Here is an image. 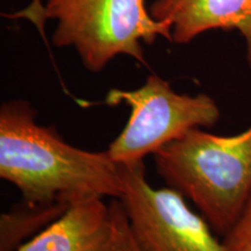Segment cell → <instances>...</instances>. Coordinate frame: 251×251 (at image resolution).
<instances>
[{"instance_id": "cell-1", "label": "cell", "mask_w": 251, "mask_h": 251, "mask_svg": "<svg viewBox=\"0 0 251 251\" xmlns=\"http://www.w3.org/2000/svg\"><path fill=\"white\" fill-rule=\"evenodd\" d=\"M36 114L23 99L0 107V177L20 191L23 202L119 199L120 165L107 150L87 151L71 146L52 126L39 125Z\"/></svg>"}, {"instance_id": "cell-2", "label": "cell", "mask_w": 251, "mask_h": 251, "mask_svg": "<svg viewBox=\"0 0 251 251\" xmlns=\"http://www.w3.org/2000/svg\"><path fill=\"white\" fill-rule=\"evenodd\" d=\"M152 156L168 186L191 200L224 237L251 194V126L230 136L194 128Z\"/></svg>"}, {"instance_id": "cell-3", "label": "cell", "mask_w": 251, "mask_h": 251, "mask_svg": "<svg viewBox=\"0 0 251 251\" xmlns=\"http://www.w3.org/2000/svg\"><path fill=\"white\" fill-rule=\"evenodd\" d=\"M43 18L56 23L54 46L74 49L93 74L121 55L147 65L143 45L157 37L171 42L170 28L152 18L144 0H46Z\"/></svg>"}, {"instance_id": "cell-4", "label": "cell", "mask_w": 251, "mask_h": 251, "mask_svg": "<svg viewBox=\"0 0 251 251\" xmlns=\"http://www.w3.org/2000/svg\"><path fill=\"white\" fill-rule=\"evenodd\" d=\"M106 103L130 107L129 120L107 149L118 164L143 162L188 130L213 127L221 117L218 103L208 94L178 93L155 74L135 90H111Z\"/></svg>"}, {"instance_id": "cell-5", "label": "cell", "mask_w": 251, "mask_h": 251, "mask_svg": "<svg viewBox=\"0 0 251 251\" xmlns=\"http://www.w3.org/2000/svg\"><path fill=\"white\" fill-rule=\"evenodd\" d=\"M124 205L131 234L142 251H224L202 215L172 187L149 184L143 162L119 164Z\"/></svg>"}, {"instance_id": "cell-6", "label": "cell", "mask_w": 251, "mask_h": 251, "mask_svg": "<svg viewBox=\"0 0 251 251\" xmlns=\"http://www.w3.org/2000/svg\"><path fill=\"white\" fill-rule=\"evenodd\" d=\"M149 11L168 25L176 45H187L207 31H238L251 68V0H153Z\"/></svg>"}, {"instance_id": "cell-7", "label": "cell", "mask_w": 251, "mask_h": 251, "mask_svg": "<svg viewBox=\"0 0 251 251\" xmlns=\"http://www.w3.org/2000/svg\"><path fill=\"white\" fill-rule=\"evenodd\" d=\"M113 216L103 198L72 203L68 211L17 251H107Z\"/></svg>"}, {"instance_id": "cell-8", "label": "cell", "mask_w": 251, "mask_h": 251, "mask_svg": "<svg viewBox=\"0 0 251 251\" xmlns=\"http://www.w3.org/2000/svg\"><path fill=\"white\" fill-rule=\"evenodd\" d=\"M72 205L54 201L40 205L21 202L0 218V251H17L19 247L37 230H42L62 216Z\"/></svg>"}, {"instance_id": "cell-9", "label": "cell", "mask_w": 251, "mask_h": 251, "mask_svg": "<svg viewBox=\"0 0 251 251\" xmlns=\"http://www.w3.org/2000/svg\"><path fill=\"white\" fill-rule=\"evenodd\" d=\"M109 206L113 216V234L107 251H142L131 234L122 202L119 199H112Z\"/></svg>"}, {"instance_id": "cell-10", "label": "cell", "mask_w": 251, "mask_h": 251, "mask_svg": "<svg viewBox=\"0 0 251 251\" xmlns=\"http://www.w3.org/2000/svg\"><path fill=\"white\" fill-rule=\"evenodd\" d=\"M221 242L224 251H251V194L236 222Z\"/></svg>"}]
</instances>
